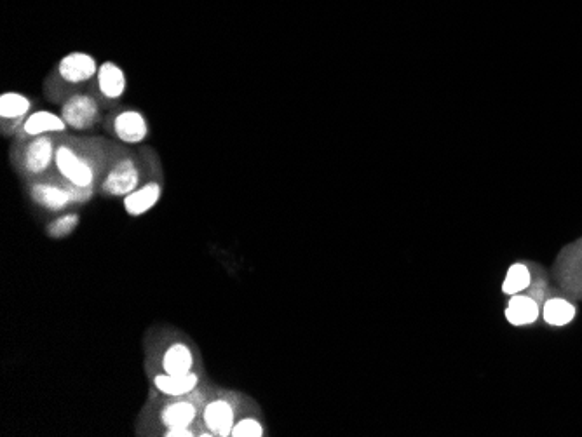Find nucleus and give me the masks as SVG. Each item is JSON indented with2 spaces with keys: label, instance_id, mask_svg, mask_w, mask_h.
Masks as SVG:
<instances>
[{
  "label": "nucleus",
  "instance_id": "nucleus-2",
  "mask_svg": "<svg viewBox=\"0 0 582 437\" xmlns=\"http://www.w3.org/2000/svg\"><path fill=\"white\" fill-rule=\"evenodd\" d=\"M145 375H189L204 370L203 357L194 338L175 326H152L143 338Z\"/></svg>",
  "mask_w": 582,
  "mask_h": 437
},
{
  "label": "nucleus",
  "instance_id": "nucleus-7",
  "mask_svg": "<svg viewBox=\"0 0 582 437\" xmlns=\"http://www.w3.org/2000/svg\"><path fill=\"white\" fill-rule=\"evenodd\" d=\"M60 136L44 135L28 140H13L9 148V162L23 183L34 182L53 173Z\"/></svg>",
  "mask_w": 582,
  "mask_h": 437
},
{
  "label": "nucleus",
  "instance_id": "nucleus-9",
  "mask_svg": "<svg viewBox=\"0 0 582 437\" xmlns=\"http://www.w3.org/2000/svg\"><path fill=\"white\" fill-rule=\"evenodd\" d=\"M164 194V168L156 150L149 147V169L142 185L122 199L126 215L140 218L150 213L161 202Z\"/></svg>",
  "mask_w": 582,
  "mask_h": 437
},
{
  "label": "nucleus",
  "instance_id": "nucleus-15",
  "mask_svg": "<svg viewBox=\"0 0 582 437\" xmlns=\"http://www.w3.org/2000/svg\"><path fill=\"white\" fill-rule=\"evenodd\" d=\"M149 390H154L157 394L164 396H187L190 392L199 389L201 385L208 382L206 371H194L189 375L171 377V375H150Z\"/></svg>",
  "mask_w": 582,
  "mask_h": 437
},
{
  "label": "nucleus",
  "instance_id": "nucleus-8",
  "mask_svg": "<svg viewBox=\"0 0 582 437\" xmlns=\"http://www.w3.org/2000/svg\"><path fill=\"white\" fill-rule=\"evenodd\" d=\"M246 403V396L239 390L211 384L210 394L199 417V427L204 437H231L232 427Z\"/></svg>",
  "mask_w": 582,
  "mask_h": 437
},
{
  "label": "nucleus",
  "instance_id": "nucleus-3",
  "mask_svg": "<svg viewBox=\"0 0 582 437\" xmlns=\"http://www.w3.org/2000/svg\"><path fill=\"white\" fill-rule=\"evenodd\" d=\"M210 387L208 380L187 396H164L149 390L147 401L136 417V436L164 437L168 432L197 425Z\"/></svg>",
  "mask_w": 582,
  "mask_h": 437
},
{
  "label": "nucleus",
  "instance_id": "nucleus-20",
  "mask_svg": "<svg viewBox=\"0 0 582 437\" xmlns=\"http://www.w3.org/2000/svg\"><path fill=\"white\" fill-rule=\"evenodd\" d=\"M530 283H532V276H530V270H528L527 265L515 263V265L509 267L508 276H506L504 284H502V291L506 295H520L522 291L527 290Z\"/></svg>",
  "mask_w": 582,
  "mask_h": 437
},
{
  "label": "nucleus",
  "instance_id": "nucleus-1",
  "mask_svg": "<svg viewBox=\"0 0 582 437\" xmlns=\"http://www.w3.org/2000/svg\"><path fill=\"white\" fill-rule=\"evenodd\" d=\"M122 143L105 136L61 135L53 173L81 189H100Z\"/></svg>",
  "mask_w": 582,
  "mask_h": 437
},
{
  "label": "nucleus",
  "instance_id": "nucleus-10",
  "mask_svg": "<svg viewBox=\"0 0 582 437\" xmlns=\"http://www.w3.org/2000/svg\"><path fill=\"white\" fill-rule=\"evenodd\" d=\"M102 128L109 138L126 147H142L150 136L147 117L142 110L133 107H117L110 110Z\"/></svg>",
  "mask_w": 582,
  "mask_h": 437
},
{
  "label": "nucleus",
  "instance_id": "nucleus-19",
  "mask_svg": "<svg viewBox=\"0 0 582 437\" xmlns=\"http://www.w3.org/2000/svg\"><path fill=\"white\" fill-rule=\"evenodd\" d=\"M81 225V215L75 211H65L53 218L46 227V234L51 239H65V237L72 236L77 227Z\"/></svg>",
  "mask_w": 582,
  "mask_h": 437
},
{
  "label": "nucleus",
  "instance_id": "nucleus-13",
  "mask_svg": "<svg viewBox=\"0 0 582 437\" xmlns=\"http://www.w3.org/2000/svg\"><path fill=\"white\" fill-rule=\"evenodd\" d=\"M34 112V100L30 96L7 91L0 96V133L4 138L13 140L20 131L21 124Z\"/></svg>",
  "mask_w": 582,
  "mask_h": 437
},
{
  "label": "nucleus",
  "instance_id": "nucleus-18",
  "mask_svg": "<svg viewBox=\"0 0 582 437\" xmlns=\"http://www.w3.org/2000/svg\"><path fill=\"white\" fill-rule=\"evenodd\" d=\"M542 316L551 326H565L576 317V307L563 298H553L544 305Z\"/></svg>",
  "mask_w": 582,
  "mask_h": 437
},
{
  "label": "nucleus",
  "instance_id": "nucleus-17",
  "mask_svg": "<svg viewBox=\"0 0 582 437\" xmlns=\"http://www.w3.org/2000/svg\"><path fill=\"white\" fill-rule=\"evenodd\" d=\"M541 309L534 298L525 295H513L506 309V317L513 326H527L539 319Z\"/></svg>",
  "mask_w": 582,
  "mask_h": 437
},
{
  "label": "nucleus",
  "instance_id": "nucleus-4",
  "mask_svg": "<svg viewBox=\"0 0 582 437\" xmlns=\"http://www.w3.org/2000/svg\"><path fill=\"white\" fill-rule=\"evenodd\" d=\"M98 68L100 63L93 54L84 51L65 54L42 82L46 100L61 105L75 93L88 89L98 74Z\"/></svg>",
  "mask_w": 582,
  "mask_h": 437
},
{
  "label": "nucleus",
  "instance_id": "nucleus-14",
  "mask_svg": "<svg viewBox=\"0 0 582 437\" xmlns=\"http://www.w3.org/2000/svg\"><path fill=\"white\" fill-rule=\"evenodd\" d=\"M67 122L63 121L60 112L51 110H34L28 115L27 121L21 124L20 131L16 133L13 140H28L35 136L44 135H67Z\"/></svg>",
  "mask_w": 582,
  "mask_h": 437
},
{
  "label": "nucleus",
  "instance_id": "nucleus-6",
  "mask_svg": "<svg viewBox=\"0 0 582 437\" xmlns=\"http://www.w3.org/2000/svg\"><path fill=\"white\" fill-rule=\"evenodd\" d=\"M149 169V147H133L122 145L114 162L110 164L107 175L100 183L98 194L109 199H124L126 195L135 192L147 175Z\"/></svg>",
  "mask_w": 582,
  "mask_h": 437
},
{
  "label": "nucleus",
  "instance_id": "nucleus-5",
  "mask_svg": "<svg viewBox=\"0 0 582 437\" xmlns=\"http://www.w3.org/2000/svg\"><path fill=\"white\" fill-rule=\"evenodd\" d=\"M25 189H27L28 199L34 206L46 213H56V215L86 206L98 195V190L75 187L56 173H49L48 176H42L39 180L25 183Z\"/></svg>",
  "mask_w": 582,
  "mask_h": 437
},
{
  "label": "nucleus",
  "instance_id": "nucleus-16",
  "mask_svg": "<svg viewBox=\"0 0 582 437\" xmlns=\"http://www.w3.org/2000/svg\"><path fill=\"white\" fill-rule=\"evenodd\" d=\"M265 424L260 413L257 411V404L246 396L243 410L237 417L236 424L232 427L231 437H264Z\"/></svg>",
  "mask_w": 582,
  "mask_h": 437
},
{
  "label": "nucleus",
  "instance_id": "nucleus-12",
  "mask_svg": "<svg viewBox=\"0 0 582 437\" xmlns=\"http://www.w3.org/2000/svg\"><path fill=\"white\" fill-rule=\"evenodd\" d=\"M88 91L95 95L96 100L102 103L105 112L121 107V101L128 91V77L124 68L119 67L116 61H103L98 68L93 82L89 84Z\"/></svg>",
  "mask_w": 582,
  "mask_h": 437
},
{
  "label": "nucleus",
  "instance_id": "nucleus-11",
  "mask_svg": "<svg viewBox=\"0 0 582 437\" xmlns=\"http://www.w3.org/2000/svg\"><path fill=\"white\" fill-rule=\"evenodd\" d=\"M60 115L67 122L68 129L77 133H89L103 126L107 112L95 95L84 89L61 103Z\"/></svg>",
  "mask_w": 582,
  "mask_h": 437
}]
</instances>
